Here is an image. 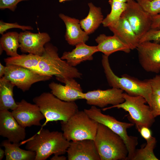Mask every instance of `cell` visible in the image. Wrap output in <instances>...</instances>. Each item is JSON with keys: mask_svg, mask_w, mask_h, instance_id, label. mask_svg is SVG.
<instances>
[{"mask_svg": "<svg viewBox=\"0 0 160 160\" xmlns=\"http://www.w3.org/2000/svg\"><path fill=\"white\" fill-rule=\"evenodd\" d=\"M25 148L35 152V160H45L50 156L62 155L66 153L70 141L63 132L41 129L36 134L26 140Z\"/></svg>", "mask_w": 160, "mask_h": 160, "instance_id": "6da1fadb", "label": "cell"}, {"mask_svg": "<svg viewBox=\"0 0 160 160\" xmlns=\"http://www.w3.org/2000/svg\"><path fill=\"white\" fill-rule=\"evenodd\" d=\"M108 57L103 55L101 62L109 85L120 89L129 95L143 97L151 108L152 92L149 79L142 81L126 74L118 76L110 67Z\"/></svg>", "mask_w": 160, "mask_h": 160, "instance_id": "7a4b0ae2", "label": "cell"}, {"mask_svg": "<svg viewBox=\"0 0 160 160\" xmlns=\"http://www.w3.org/2000/svg\"><path fill=\"white\" fill-rule=\"evenodd\" d=\"M57 51V48L52 44H46L45 51L38 63L37 73L52 77L54 76L62 82L68 78H81L82 74L60 57Z\"/></svg>", "mask_w": 160, "mask_h": 160, "instance_id": "3957f363", "label": "cell"}, {"mask_svg": "<svg viewBox=\"0 0 160 160\" xmlns=\"http://www.w3.org/2000/svg\"><path fill=\"white\" fill-rule=\"evenodd\" d=\"M100 160H127L128 151L122 137L99 123L94 140Z\"/></svg>", "mask_w": 160, "mask_h": 160, "instance_id": "277c9868", "label": "cell"}, {"mask_svg": "<svg viewBox=\"0 0 160 160\" xmlns=\"http://www.w3.org/2000/svg\"><path fill=\"white\" fill-rule=\"evenodd\" d=\"M33 101L39 107L46 119L42 127L50 121H67L79 111L75 101L62 100L49 92H43L34 97Z\"/></svg>", "mask_w": 160, "mask_h": 160, "instance_id": "5b68a950", "label": "cell"}, {"mask_svg": "<svg viewBox=\"0 0 160 160\" xmlns=\"http://www.w3.org/2000/svg\"><path fill=\"white\" fill-rule=\"evenodd\" d=\"M61 129L68 141L94 140L99 123L84 111H79L67 121H60Z\"/></svg>", "mask_w": 160, "mask_h": 160, "instance_id": "8992f818", "label": "cell"}, {"mask_svg": "<svg viewBox=\"0 0 160 160\" xmlns=\"http://www.w3.org/2000/svg\"><path fill=\"white\" fill-rule=\"evenodd\" d=\"M124 101L120 104L104 108L103 111L113 108H121L128 112L132 123L135 125L137 129L141 126L150 128L155 121L151 109L146 104L145 99L141 96H132L126 93H123Z\"/></svg>", "mask_w": 160, "mask_h": 160, "instance_id": "52a82bcc", "label": "cell"}, {"mask_svg": "<svg viewBox=\"0 0 160 160\" xmlns=\"http://www.w3.org/2000/svg\"><path fill=\"white\" fill-rule=\"evenodd\" d=\"M84 110L91 118L106 126L122 138L128 152L127 160H132L138 144V138L129 135L127 130L134 124L119 121L113 116L103 113L100 109L95 106Z\"/></svg>", "mask_w": 160, "mask_h": 160, "instance_id": "ba28073f", "label": "cell"}, {"mask_svg": "<svg viewBox=\"0 0 160 160\" xmlns=\"http://www.w3.org/2000/svg\"><path fill=\"white\" fill-rule=\"evenodd\" d=\"M4 76L23 92L28 90L33 84L49 80L52 77L20 66L12 64L6 65Z\"/></svg>", "mask_w": 160, "mask_h": 160, "instance_id": "9c48e42d", "label": "cell"}, {"mask_svg": "<svg viewBox=\"0 0 160 160\" xmlns=\"http://www.w3.org/2000/svg\"><path fill=\"white\" fill-rule=\"evenodd\" d=\"M127 4L121 16L127 20L139 40L151 29L152 17L144 11L136 1L131 0Z\"/></svg>", "mask_w": 160, "mask_h": 160, "instance_id": "30bf717a", "label": "cell"}, {"mask_svg": "<svg viewBox=\"0 0 160 160\" xmlns=\"http://www.w3.org/2000/svg\"><path fill=\"white\" fill-rule=\"evenodd\" d=\"M139 63L147 72H160V44L145 41L140 43L137 48Z\"/></svg>", "mask_w": 160, "mask_h": 160, "instance_id": "8fae6325", "label": "cell"}, {"mask_svg": "<svg viewBox=\"0 0 160 160\" xmlns=\"http://www.w3.org/2000/svg\"><path fill=\"white\" fill-rule=\"evenodd\" d=\"M17 103V107L11 112L21 126L25 128L33 125H41V121L45 118L37 105L28 103L24 99Z\"/></svg>", "mask_w": 160, "mask_h": 160, "instance_id": "7c38bea8", "label": "cell"}, {"mask_svg": "<svg viewBox=\"0 0 160 160\" xmlns=\"http://www.w3.org/2000/svg\"><path fill=\"white\" fill-rule=\"evenodd\" d=\"M123 93L122 90L114 87L104 90L98 89L84 93V99L89 105L103 108L108 105H115L123 103Z\"/></svg>", "mask_w": 160, "mask_h": 160, "instance_id": "4fadbf2b", "label": "cell"}, {"mask_svg": "<svg viewBox=\"0 0 160 160\" xmlns=\"http://www.w3.org/2000/svg\"><path fill=\"white\" fill-rule=\"evenodd\" d=\"M25 128L21 126L8 110L0 111V135L12 143H18L26 137Z\"/></svg>", "mask_w": 160, "mask_h": 160, "instance_id": "5bb4252c", "label": "cell"}, {"mask_svg": "<svg viewBox=\"0 0 160 160\" xmlns=\"http://www.w3.org/2000/svg\"><path fill=\"white\" fill-rule=\"evenodd\" d=\"M50 39L49 35L45 32H21L19 33V48L22 52L41 56L45 51V45Z\"/></svg>", "mask_w": 160, "mask_h": 160, "instance_id": "9a60e30c", "label": "cell"}, {"mask_svg": "<svg viewBox=\"0 0 160 160\" xmlns=\"http://www.w3.org/2000/svg\"><path fill=\"white\" fill-rule=\"evenodd\" d=\"M66 153L68 160H100L94 141H71Z\"/></svg>", "mask_w": 160, "mask_h": 160, "instance_id": "2e32d148", "label": "cell"}, {"mask_svg": "<svg viewBox=\"0 0 160 160\" xmlns=\"http://www.w3.org/2000/svg\"><path fill=\"white\" fill-rule=\"evenodd\" d=\"M62 85L54 82H51L49 87L51 93L61 100L68 102L84 99V93L80 84L73 78L64 79Z\"/></svg>", "mask_w": 160, "mask_h": 160, "instance_id": "e0dca14e", "label": "cell"}, {"mask_svg": "<svg viewBox=\"0 0 160 160\" xmlns=\"http://www.w3.org/2000/svg\"><path fill=\"white\" fill-rule=\"evenodd\" d=\"M59 16L65 24L66 31L65 37L69 44L76 46L81 43H85L88 40V35L82 30L80 20L62 13H60Z\"/></svg>", "mask_w": 160, "mask_h": 160, "instance_id": "ac0fdd59", "label": "cell"}, {"mask_svg": "<svg viewBox=\"0 0 160 160\" xmlns=\"http://www.w3.org/2000/svg\"><path fill=\"white\" fill-rule=\"evenodd\" d=\"M75 46L71 51L64 52L61 57L72 67H75L84 61L92 60L93 55L98 52L97 46H89L85 43H79Z\"/></svg>", "mask_w": 160, "mask_h": 160, "instance_id": "d6986e66", "label": "cell"}, {"mask_svg": "<svg viewBox=\"0 0 160 160\" xmlns=\"http://www.w3.org/2000/svg\"><path fill=\"white\" fill-rule=\"evenodd\" d=\"M97 44L98 52L109 56L119 51L128 53L131 51L129 46L115 35L107 36L104 34L100 35L95 39Z\"/></svg>", "mask_w": 160, "mask_h": 160, "instance_id": "ffe728a7", "label": "cell"}, {"mask_svg": "<svg viewBox=\"0 0 160 160\" xmlns=\"http://www.w3.org/2000/svg\"><path fill=\"white\" fill-rule=\"evenodd\" d=\"M108 28L114 35L127 45L131 50L136 49L139 40L124 17L121 16L116 25Z\"/></svg>", "mask_w": 160, "mask_h": 160, "instance_id": "44dd1931", "label": "cell"}, {"mask_svg": "<svg viewBox=\"0 0 160 160\" xmlns=\"http://www.w3.org/2000/svg\"><path fill=\"white\" fill-rule=\"evenodd\" d=\"M20 143H12L7 139L1 142V146L5 148L6 160H35L36 153L20 148Z\"/></svg>", "mask_w": 160, "mask_h": 160, "instance_id": "7402d4cb", "label": "cell"}, {"mask_svg": "<svg viewBox=\"0 0 160 160\" xmlns=\"http://www.w3.org/2000/svg\"><path fill=\"white\" fill-rule=\"evenodd\" d=\"M89 10L88 15L80 20L82 29L88 35L94 32L102 24L104 19L101 9L95 6L92 3L88 4Z\"/></svg>", "mask_w": 160, "mask_h": 160, "instance_id": "603a6c76", "label": "cell"}, {"mask_svg": "<svg viewBox=\"0 0 160 160\" xmlns=\"http://www.w3.org/2000/svg\"><path fill=\"white\" fill-rule=\"evenodd\" d=\"M15 85L4 76L0 79V110H13L18 106L13 97Z\"/></svg>", "mask_w": 160, "mask_h": 160, "instance_id": "cb8c5ba5", "label": "cell"}, {"mask_svg": "<svg viewBox=\"0 0 160 160\" xmlns=\"http://www.w3.org/2000/svg\"><path fill=\"white\" fill-rule=\"evenodd\" d=\"M2 35L0 39V54L4 50L10 57L18 56L17 50L20 47L19 33L16 32H9Z\"/></svg>", "mask_w": 160, "mask_h": 160, "instance_id": "d4e9b609", "label": "cell"}, {"mask_svg": "<svg viewBox=\"0 0 160 160\" xmlns=\"http://www.w3.org/2000/svg\"><path fill=\"white\" fill-rule=\"evenodd\" d=\"M108 2L111 7V11L104 19L102 24L104 27L108 28L117 23L126 8L127 4L118 0H109Z\"/></svg>", "mask_w": 160, "mask_h": 160, "instance_id": "484cf974", "label": "cell"}, {"mask_svg": "<svg viewBox=\"0 0 160 160\" xmlns=\"http://www.w3.org/2000/svg\"><path fill=\"white\" fill-rule=\"evenodd\" d=\"M156 143V138L152 137L146 141L144 147L136 149L132 160H159L154 153Z\"/></svg>", "mask_w": 160, "mask_h": 160, "instance_id": "4316f807", "label": "cell"}, {"mask_svg": "<svg viewBox=\"0 0 160 160\" xmlns=\"http://www.w3.org/2000/svg\"><path fill=\"white\" fill-rule=\"evenodd\" d=\"M141 7L151 17L160 14V0H136Z\"/></svg>", "mask_w": 160, "mask_h": 160, "instance_id": "83f0119b", "label": "cell"}, {"mask_svg": "<svg viewBox=\"0 0 160 160\" xmlns=\"http://www.w3.org/2000/svg\"><path fill=\"white\" fill-rule=\"evenodd\" d=\"M151 41L157 43L160 42V29H150L140 39L139 44Z\"/></svg>", "mask_w": 160, "mask_h": 160, "instance_id": "f1b7e54d", "label": "cell"}, {"mask_svg": "<svg viewBox=\"0 0 160 160\" xmlns=\"http://www.w3.org/2000/svg\"><path fill=\"white\" fill-rule=\"evenodd\" d=\"M12 28H18L23 31L33 30V28L30 26L22 25L17 23H5L2 20L0 21V33L2 35L7 30Z\"/></svg>", "mask_w": 160, "mask_h": 160, "instance_id": "f546056e", "label": "cell"}, {"mask_svg": "<svg viewBox=\"0 0 160 160\" xmlns=\"http://www.w3.org/2000/svg\"><path fill=\"white\" fill-rule=\"evenodd\" d=\"M152 102L151 109L153 115L155 118L160 116V96L152 93Z\"/></svg>", "mask_w": 160, "mask_h": 160, "instance_id": "4dcf8cb0", "label": "cell"}, {"mask_svg": "<svg viewBox=\"0 0 160 160\" xmlns=\"http://www.w3.org/2000/svg\"><path fill=\"white\" fill-rule=\"evenodd\" d=\"M26 0H0V9H8L14 11L19 2Z\"/></svg>", "mask_w": 160, "mask_h": 160, "instance_id": "1f68e13d", "label": "cell"}, {"mask_svg": "<svg viewBox=\"0 0 160 160\" xmlns=\"http://www.w3.org/2000/svg\"><path fill=\"white\" fill-rule=\"evenodd\" d=\"M152 92L160 96V74L149 79Z\"/></svg>", "mask_w": 160, "mask_h": 160, "instance_id": "d6a6232c", "label": "cell"}, {"mask_svg": "<svg viewBox=\"0 0 160 160\" xmlns=\"http://www.w3.org/2000/svg\"><path fill=\"white\" fill-rule=\"evenodd\" d=\"M141 136L146 141L149 140L153 137L149 128L146 126H141L137 129Z\"/></svg>", "mask_w": 160, "mask_h": 160, "instance_id": "836d02e7", "label": "cell"}, {"mask_svg": "<svg viewBox=\"0 0 160 160\" xmlns=\"http://www.w3.org/2000/svg\"><path fill=\"white\" fill-rule=\"evenodd\" d=\"M151 29H160V14L152 17Z\"/></svg>", "mask_w": 160, "mask_h": 160, "instance_id": "e575fe53", "label": "cell"}, {"mask_svg": "<svg viewBox=\"0 0 160 160\" xmlns=\"http://www.w3.org/2000/svg\"><path fill=\"white\" fill-rule=\"evenodd\" d=\"M61 155H54L51 159V160H66V157L64 156Z\"/></svg>", "mask_w": 160, "mask_h": 160, "instance_id": "d590c367", "label": "cell"}, {"mask_svg": "<svg viewBox=\"0 0 160 160\" xmlns=\"http://www.w3.org/2000/svg\"><path fill=\"white\" fill-rule=\"evenodd\" d=\"M6 70V66H4L0 63V77L3 76L4 75Z\"/></svg>", "mask_w": 160, "mask_h": 160, "instance_id": "8d00e7d4", "label": "cell"}, {"mask_svg": "<svg viewBox=\"0 0 160 160\" xmlns=\"http://www.w3.org/2000/svg\"><path fill=\"white\" fill-rule=\"evenodd\" d=\"M5 156V151L0 148V160H1Z\"/></svg>", "mask_w": 160, "mask_h": 160, "instance_id": "74e56055", "label": "cell"}, {"mask_svg": "<svg viewBox=\"0 0 160 160\" xmlns=\"http://www.w3.org/2000/svg\"><path fill=\"white\" fill-rule=\"evenodd\" d=\"M118 0L119 1H121L123 2L127 3V2H129V1H130L131 0Z\"/></svg>", "mask_w": 160, "mask_h": 160, "instance_id": "f35d334b", "label": "cell"}, {"mask_svg": "<svg viewBox=\"0 0 160 160\" xmlns=\"http://www.w3.org/2000/svg\"><path fill=\"white\" fill-rule=\"evenodd\" d=\"M70 0H59V1L60 2H62L66 1H68Z\"/></svg>", "mask_w": 160, "mask_h": 160, "instance_id": "ab89813d", "label": "cell"}]
</instances>
